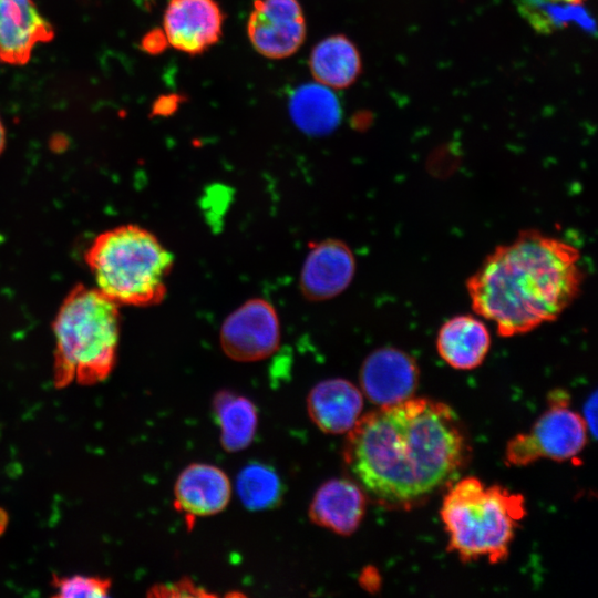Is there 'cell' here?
<instances>
[{
    "instance_id": "cell-1",
    "label": "cell",
    "mask_w": 598,
    "mask_h": 598,
    "mask_svg": "<svg viewBox=\"0 0 598 598\" xmlns=\"http://www.w3.org/2000/svg\"><path fill=\"white\" fill-rule=\"evenodd\" d=\"M468 455L456 413L431 399H408L361 416L343 460L353 482L385 506H410L446 483Z\"/></svg>"
},
{
    "instance_id": "cell-2",
    "label": "cell",
    "mask_w": 598,
    "mask_h": 598,
    "mask_svg": "<svg viewBox=\"0 0 598 598\" xmlns=\"http://www.w3.org/2000/svg\"><path fill=\"white\" fill-rule=\"evenodd\" d=\"M581 252L538 229H524L491 251L466 280L475 315L503 338L557 320L580 296Z\"/></svg>"
},
{
    "instance_id": "cell-3",
    "label": "cell",
    "mask_w": 598,
    "mask_h": 598,
    "mask_svg": "<svg viewBox=\"0 0 598 598\" xmlns=\"http://www.w3.org/2000/svg\"><path fill=\"white\" fill-rule=\"evenodd\" d=\"M54 383L94 384L113 370L120 340L118 305L95 287L76 286L53 321Z\"/></svg>"
},
{
    "instance_id": "cell-4",
    "label": "cell",
    "mask_w": 598,
    "mask_h": 598,
    "mask_svg": "<svg viewBox=\"0 0 598 598\" xmlns=\"http://www.w3.org/2000/svg\"><path fill=\"white\" fill-rule=\"evenodd\" d=\"M440 515L448 535L447 550L461 561L486 558L503 563L526 516L525 498L501 485L465 477L445 494Z\"/></svg>"
},
{
    "instance_id": "cell-5",
    "label": "cell",
    "mask_w": 598,
    "mask_h": 598,
    "mask_svg": "<svg viewBox=\"0 0 598 598\" xmlns=\"http://www.w3.org/2000/svg\"><path fill=\"white\" fill-rule=\"evenodd\" d=\"M95 288L116 305L159 303L173 256L158 238L137 225H121L99 234L85 252Z\"/></svg>"
},
{
    "instance_id": "cell-6",
    "label": "cell",
    "mask_w": 598,
    "mask_h": 598,
    "mask_svg": "<svg viewBox=\"0 0 598 598\" xmlns=\"http://www.w3.org/2000/svg\"><path fill=\"white\" fill-rule=\"evenodd\" d=\"M587 432L581 415L569 408L568 394L556 390L549 395L548 409L529 431L508 441L505 463L520 467L542 458L558 462L570 460L584 450Z\"/></svg>"
},
{
    "instance_id": "cell-7",
    "label": "cell",
    "mask_w": 598,
    "mask_h": 598,
    "mask_svg": "<svg viewBox=\"0 0 598 598\" xmlns=\"http://www.w3.org/2000/svg\"><path fill=\"white\" fill-rule=\"evenodd\" d=\"M219 341L225 354L240 362L271 355L280 342V323L274 306L265 299H249L224 320Z\"/></svg>"
},
{
    "instance_id": "cell-8",
    "label": "cell",
    "mask_w": 598,
    "mask_h": 598,
    "mask_svg": "<svg viewBox=\"0 0 598 598\" xmlns=\"http://www.w3.org/2000/svg\"><path fill=\"white\" fill-rule=\"evenodd\" d=\"M307 34L298 0H255L247 21V35L254 49L268 59L296 53Z\"/></svg>"
},
{
    "instance_id": "cell-9",
    "label": "cell",
    "mask_w": 598,
    "mask_h": 598,
    "mask_svg": "<svg viewBox=\"0 0 598 598\" xmlns=\"http://www.w3.org/2000/svg\"><path fill=\"white\" fill-rule=\"evenodd\" d=\"M359 378L362 392L372 403L389 406L411 399L419 384L420 370L409 353L384 347L364 359Z\"/></svg>"
},
{
    "instance_id": "cell-10",
    "label": "cell",
    "mask_w": 598,
    "mask_h": 598,
    "mask_svg": "<svg viewBox=\"0 0 598 598\" xmlns=\"http://www.w3.org/2000/svg\"><path fill=\"white\" fill-rule=\"evenodd\" d=\"M224 13L216 0H169L163 18V33L174 49L197 55L217 43Z\"/></svg>"
},
{
    "instance_id": "cell-11",
    "label": "cell",
    "mask_w": 598,
    "mask_h": 598,
    "mask_svg": "<svg viewBox=\"0 0 598 598\" xmlns=\"http://www.w3.org/2000/svg\"><path fill=\"white\" fill-rule=\"evenodd\" d=\"M355 258L339 239H324L311 246L303 261L299 287L305 298L323 301L339 296L351 283Z\"/></svg>"
},
{
    "instance_id": "cell-12",
    "label": "cell",
    "mask_w": 598,
    "mask_h": 598,
    "mask_svg": "<svg viewBox=\"0 0 598 598\" xmlns=\"http://www.w3.org/2000/svg\"><path fill=\"white\" fill-rule=\"evenodd\" d=\"M54 35L32 0H0V60L24 64L34 47Z\"/></svg>"
},
{
    "instance_id": "cell-13",
    "label": "cell",
    "mask_w": 598,
    "mask_h": 598,
    "mask_svg": "<svg viewBox=\"0 0 598 598\" xmlns=\"http://www.w3.org/2000/svg\"><path fill=\"white\" fill-rule=\"evenodd\" d=\"M231 486L219 467L195 463L185 467L174 486V506L188 518L210 516L229 503Z\"/></svg>"
},
{
    "instance_id": "cell-14",
    "label": "cell",
    "mask_w": 598,
    "mask_h": 598,
    "mask_svg": "<svg viewBox=\"0 0 598 598\" xmlns=\"http://www.w3.org/2000/svg\"><path fill=\"white\" fill-rule=\"evenodd\" d=\"M367 506V495L353 481L332 478L316 492L309 517L318 526L349 536L360 526Z\"/></svg>"
},
{
    "instance_id": "cell-15",
    "label": "cell",
    "mask_w": 598,
    "mask_h": 598,
    "mask_svg": "<svg viewBox=\"0 0 598 598\" xmlns=\"http://www.w3.org/2000/svg\"><path fill=\"white\" fill-rule=\"evenodd\" d=\"M362 392L341 378L327 379L315 385L307 398L310 419L324 433H348L360 419Z\"/></svg>"
},
{
    "instance_id": "cell-16",
    "label": "cell",
    "mask_w": 598,
    "mask_h": 598,
    "mask_svg": "<svg viewBox=\"0 0 598 598\" xmlns=\"http://www.w3.org/2000/svg\"><path fill=\"white\" fill-rule=\"evenodd\" d=\"M491 342L489 330L481 317L463 313L440 327L436 350L451 368L467 371L483 363Z\"/></svg>"
},
{
    "instance_id": "cell-17",
    "label": "cell",
    "mask_w": 598,
    "mask_h": 598,
    "mask_svg": "<svg viewBox=\"0 0 598 598\" xmlns=\"http://www.w3.org/2000/svg\"><path fill=\"white\" fill-rule=\"evenodd\" d=\"M309 69L316 82L330 89H346L357 81L362 62L355 44L343 34H334L313 47Z\"/></svg>"
},
{
    "instance_id": "cell-18",
    "label": "cell",
    "mask_w": 598,
    "mask_h": 598,
    "mask_svg": "<svg viewBox=\"0 0 598 598\" xmlns=\"http://www.w3.org/2000/svg\"><path fill=\"white\" fill-rule=\"evenodd\" d=\"M295 125L310 136L331 133L340 123L341 106L331 89L318 82L299 86L290 97Z\"/></svg>"
},
{
    "instance_id": "cell-19",
    "label": "cell",
    "mask_w": 598,
    "mask_h": 598,
    "mask_svg": "<svg viewBox=\"0 0 598 598\" xmlns=\"http://www.w3.org/2000/svg\"><path fill=\"white\" fill-rule=\"evenodd\" d=\"M213 409L223 447L228 452H238L249 446L258 424L255 404L243 395L221 391L215 395Z\"/></svg>"
},
{
    "instance_id": "cell-20",
    "label": "cell",
    "mask_w": 598,
    "mask_h": 598,
    "mask_svg": "<svg viewBox=\"0 0 598 598\" xmlns=\"http://www.w3.org/2000/svg\"><path fill=\"white\" fill-rule=\"evenodd\" d=\"M518 10L529 24L542 33H551L571 23L595 32L594 20L580 4L555 0H520Z\"/></svg>"
},
{
    "instance_id": "cell-21",
    "label": "cell",
    "mask_w": 598,
    "mask_h": 598,
    "mask_svg": "<svg viewBox=\"0 0 598 598\" xmlns=\"http://www.w3.org/2000/svg\"><path fill=\"white\" fill-rule=\"evenodd\" d=\"M237 493L246 508L269 509L281 501L282 486L278 474L269 465L251 463L238 474Z\"/></svg>"
},
{
    "instance_id": "cell-22",
    "label": "cell",
    "mask_w": 598,
    "mask_h": 598,
    "mask_svg": "<svg viewBox=\"0 0 598 598\" xmlns=\"http://www.w3.org/2000/svg\"><path fill=\"white\" fill-rule=\"evenodd\" d=\"M52 586L55 590V597H106L111 581L94 576H53Z\"/></svg>"
},
{
    "instance_id": "cell-23",
    "label": "cell",
    "mask_w": 598,
    "mask_h": 598,
    "mask_svg": "<svg viewBox=\"0 0 598 598\" xmlns=\"http://www.w3.org/2000/svg\"><path fill=\"white\" fill-rule=\"evenodd\" d=\"M189 580H181L169 585H156L148 595L153 596H207Z\"/></svg>"
},
{
    "instance_id": "cell-24",
    "label": "cell",
    "mask_w": 598,
    "mask_h": 598,
    "mask_svg": "<svg viewBox=\"0 0 598 598\" xmlns=\"http://www.w3.org/2000/svg\"><path fill=\"white\" fill-rule=\"evenodd\" d=\"M587 431H590L591 436L596 437L597 432V394L594 392L585 402L584 412L581 415Z\"/></svg>"
},
{
    "instance_id": "cell-25",
    "label": "cell",
    "mask_w": 598,
    "mask_h": 598,
    "mask_svg": "<svg viewBox=\"0 0 598 598\" xmlns=\"http://www.w3.org/2000/svg\"><path fill=\"white\" fill-rule=\"evenodd\" d=\"M4 145H6V131H4V127H3V124L0 120V154L2 153L3 148H4Z\"/></svg>"
},
{
    "instance_id": "cell-26",
    "label": "cell",
    "mask_w": 598,
    "mask_h": 598,
    "mask_svg": "<svg viewBox=\"0 0 598 598\" xmlns=\"http://www.w3.org/2000/svg\"><path fill=\"white\" fill-rule=\"evenodd\" d=\"M555 1L571 3V4H581L585 0H555Z\"/></svg>"
}]
</instances>
